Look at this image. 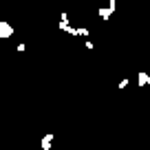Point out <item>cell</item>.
I'll list each match as a JSON object with an SVG mask.
<instances>
[{"label":"cell","instance_id":"cell-1","mask_svg":"<svg viewBox=\"0 0 150 150\" xmlns=\"http://www.w3.org/2000/svg\"><path fill=\"white\" fill-rule=\"evenodd\" d=\"M13 35V27H11L9 22H5V20H0V38L2 40H7V38Z\"/></svg>","mask_w":150,"mask_h":150},{"label":"cell","instance_id":"cell-2","mask_svg":"<svg viewBox=\"0 0 150 150\" xmlns=\"http://www.w3.org/2000/svg\"><path fill=\"white\" fill-rule=\"evenodd\" d=\"M137 84H139V88L150 86V75L146 73V71H139V75H137Z\"/></svg>","mask_w":150,"mask_h":150},{"label":"cell","instance_id":"cell-3","mask_svg":"<svg viewBox=\"0 0 150 150\" xmlns=\"http://www.w3.org/2000/svg\"><path fill=\"white\" fill-rule=\"evenodd\" d=\"M112 11H115V0H110V7H108V9H99L97 13H99V18H102V20H110Z\"/></svg>","mask_w":150,"mask_h":150},{"label":"cell","instance_id":"cell-4","mask_svg":"<svg viewBox=\"0 0 150 150\" xmlns=\"http://www.w3.org/2000/svg\"><path fill=\"white\" fill-rule=\"evenodd\" d=\"M51 141H53V135L49 132V135H44L42 137V150H49L51 148Z\"/></svg>","mask_w":150,"mask_h":150}]
</instances>
